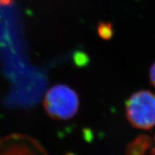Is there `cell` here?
<instances>
[{"mask_svg": "<svg viewBox=\"0 0 155 155\" xmlns=\"http://www.w3.org/2000/svg\"><path fill=\"white\" fill-rule=\"evenodd\" d=\"M150 76L151 83H152L153 86L155 87V63L153 64L152 67H151Z\"/></svg>", "mask_w": 155, "mask_h": 155, "instance_id": "5b68a950", "label": "cell"}, {"mask_svg": "<svg viewBox=\"0 0 155 155\" xmlns=\"http://www.w3.org/2000/svg\"><path fill=\"white\" fill-rule=\"evenodd\" d=\"M43 106L46 113L52 119L68 120L78 111V96L71 87L63 84L55 85L46 93Z\"/></svg>", "mask_w": 155, "mask_h": 155, "instance_id": "6da1fadb", "label": "cell"}, {"mask_svg": "<svg viewBox=\"0 0 155 155\" xmlns=\"http://www.w3.org/2000/svg\"><path fill=\"white\" fill-rule=\"evenodd\" d=\"M152 154L153 155H155V139H154V147L152 150Z\"/></svg>", "mask_w": 155, "mask_h": 155, "instance_id": "52a82bcc", "label": "cell"}, {"mask_svg": "<svg viewBox=\"0 0 155 155\" xmlns=\"http://www.w3.org/2000/svg\"><path fill=\"white\" fill-rule=\"evenodd\" d=\"M152 144V139L150 136L139 135L127 145L126 155H145Z\"/></svg>", "mask_w": 155, "mask_h": 155, "instance_id": "3957f363", "label": "cell"}, {"mask_svg": "<svg viewBox=\"0 0 155 155\" xmlns=\"http://www.w3.org/2000/svg\"><path fill=\"white\" fill-rule=\"evenodd\" d=\"M98 34L103 40H110L114 35L112 25L110 22H101L98 26Z\"/></svg>", "mask_w": 155, "mask_h": 155, "instance_id": "277c9868", "label": "cell"}, {"mask_svg": "<svg viewBox=\"0 0 155 155\" xmlns=\"http://www.w3.org/2000/svg\"><path fill=\"white\" fill-rule=\"evenodd\" d=\"M129 121L136 128L150 129L155 126V94L140 91L131 95L126 104Z\"/></svg>", "mask_w": 155, "mask_h": 155, "instance_id": "7a4b0ae2", "label": "cell"}, {"mask_svg": "<svg viewBox=\"0 0 155 155\" xmlns=\"http://www.w3.org/2000/svg\"><path fill=\"white\" fill-rule=\"evenodd\" d=\"M12 2V0H0V5H9Z\"/></svg>", "mask_w": 155, "mask_h": 155, "instance_id": "8992f818", "label": "cell"}]
</instances>
